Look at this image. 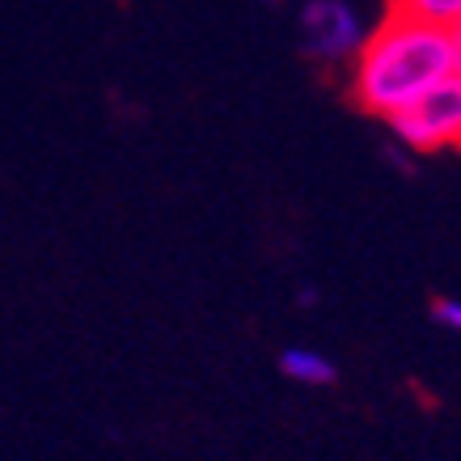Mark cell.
<instances>
[{
    "instance_id": "obj_1",
    "label": "cell",
    "mask_w": 461,
    "mask_h": 461,
    "mask_svg": "<svg viewBox=\"0 0 461 461\" xmlns=\"http://www.w3.org/2000/svg\"><path fill=\"white\" fill-rule=\"evenodd\" d=\"M461 77V30L423 22L393 5L373 34H364L351 72L356 106L377 119L415 106L432 89Z\"/></svg>"
},
{
    "instance_id": "obj_2",
    "label": "cell",
    "mask_w": 461,
    "mask_h": 461,
    "mask_svg": "<svg viewBox=\"0 0 461 461\" xmlns=\"http://www.w3.org/2000/svg\"><path fill=\"white\" fill-rule=\"evenodd\" d=\"M385 123H390L393 140L406 144L411 153H445V149H457V140H461V77L440 85V89H432V94L420 98L415 106L390 114Z\"/></svg>"
},
{
    "instance_id": "obj_3",
    "label": "cell",
    "mask_w": 461,
    "mask_h": 461,
    "mask_svg": "<svg viewBox=\"0 0 461 461\" xmlns=\"http://www.w3.org/2000/svg\"><path fill=\"white\" fill-rule=\"evenodd\" d=\"M368 30L348 0H309L301 9V47L318 64H343L360 51Z\"/></svg>"
},
{
    "instance_id": "obj_4",
    "label": "cell",
    "mask_w": 461,
    "mask_h": 461,
    "mask_svg": "<svg viewBox=\"0 0 461 461\" xmlns=\"http://www.w3.org/2000/svg\"><path fill=\"white\" fill-rule=\"evenodd\" d=\"M280 373L296 385H335L339 381V364L330 356H321L313 348H284L280 351Z\"/></svg>"
},
{
    "instance_id": "obj_5",
    "label": "cell",
    "mask_w": 461,
    "mask_h": 461,
    "mask_svg": "<svg viewBox=\"0 0 461 461\" xmlns=\"http://www.w3.org/2000/svg\"><path fill=\"white\" fill-rule=\"evenodd\" d=\"M406 14L423 17V22H440V26H461V0H393Z\"/></svg>"
},
{
    "instance_id": "obj_6",
    "label": "cell",
    "mask_w": 461,
    "mask_h": 461,
    "mask_svg": "<svg viewBox=\"0 0 461 461\" xmlns=\"http://www.w3.org/2000/svg\"><path fill=\"white\" fill-rule=\"evenodd\" d=\"M432 321L440 330H461V301L457 296H432Z\"/></svg>"
},
{
    "instance_id": "obj_7",
    "label": "cell",
    "mask_w": 461,
    "mask_h": 461,
    "mask_svg": "<svg viewBox=\"0 0 461 461\" xmlns=\"http://www.w3.org/2000/svg\"><path fill=\"white\" fill-rule=\"evenodd\" d=\"M296 305H301V309H313V305H318V293H313V288H301V301H296Z\"/></svg>"
},
{
    "instance_id": "obj_8",
    "label": "cell",
    "mask_w": 461,
    "mask_h": 461,
    "mask_svg": "<svg viewBox=\"0 0 461 461\" xmlns=\"http://www.w3.org/2000/svg\"><path fill=\"white\" fill-rule=\"evenodd\" d=\"M263 5H276V0H263Z\"/></svg>"
}]
</instances>
